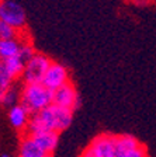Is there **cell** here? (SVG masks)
<instances>
[{
    "label": "cell",
    "mask_w": 156,
    "mask_h": 157,
    "mask_svg": "<svg viewBox=\"0 0 156 157\" xmlns=\"http://www.w3.org/2000/svg\"><path fill=\"white\" fill-rule=\"evenodd\" d=\"M73 119V111L68 108L59 107L55 104H49L48 107L39 109L38 112L30 115L27 132L28 135L39 133L45 131L62 132L70 126Z\"/></svg>",
    "instance_id": "cell-1"
},
{
    "label": "cell",
    "mask_w": 156,
    "mask_h": 157,
    "mask_svg": "<svg viewBox=\"0 0 156 157\" xmlns=\"http://www.w3.org/2000/svg\"><path fill=\"white\" fill-rule=\"evenodd\" d=\"M18 100L30 115L35 114L52 104V90L46 88L42 83H26Z\"/></svg>",
    "instance_id": "cell-2"
},
{
    "label": "cell",
    "mask_w": 156,
    "mask_h": 157,
    "mask_svg": "<svg viewBox=\"0 0 156 157\" xmlns=\"http://www.w3.org/2000/svg\"><path fill=\"white\" fill-rule=\"evenodd\" d=\"M0 20L17 31H24L27 25L26 10L17 0H0Z\"/></svg>",
    "instance_id": "cell-3"
},
{
    "label": "cell",
    "mask_w": 156,
    "mask_h": 157,
    "mask_svg": "<svg viewBox=\"0 0 156 157\" xmlns=\"http://www.w3.org/2000/svg\"><path fill=\"white\" fill-rule=\"evenodd\" d=\"M51 62L52 60L46 55L35 52L24 65L23 73H21L24 83H41Z\"/></svg>",
    "instance_id": "cell-4"
},
{
    "label": "cell",
    "mask_w": 156,
    "mask_h": 157,
    "mask_svg": "<svg viewBox=\"0 0 156 157\" xmlns=\"http://www.w3.org/2000/svg\"><path fill=\"white\" fill-rule=\"evenodd\" d=\"M52 104L59 105V107L68 108V109H76L80 104L79 101V94L76 91L75 86L70 82H66L56 90L52 91Z\"/></svg>",
    "instance_id": "cell-5"
},
{
    "label": "cell",
    "mask_w": 156,
    "mask_h": 157,
    "mask_svg": "<svg viewBox=\"0 0 156 157\" xmlns=\"http://www.w3.org/2000/svg\"><path fill=\"white\" fill-rule=\"evenodd\" d=\"M66 82H69V72L68 69L61 63L51 62V65L48 66L45 75L42 77V84L49 90H56L58 87H61L62 84H65Z\"/></svg>",
    "instance_id": "cell-6"
},
{
    "label": "cell",
    "mask_w": 156,
    "mask_h": 157,
    "mask_svg": "<svg viewBox=\"0 0 156 157\" xmlns=\"http://www.w3.org/2000/svg\"><path fill=\"white\" fill-rule=\"evenodd\" d=\"M89 149H90L93 157H115L114 136H111V135H100L91 142Z\"/></svg>",
    "instance_id": "cell-7"
},
{
    "label": "cell",
    "mask_w": 156,
    "mask_h": 157,
    "mask_svg": "<svg viewBox=\"0 0 156 157\" xmlns=\"http://www.w3.org/2000/svg\"><path fill=\"white\" fill-rule=\"evenodd\" d=\"M30 136L33 137V140L48 154L54 153V150L58 147V142H59L58 132L45 131V132H39V133L30 135Z\"/></svg>",
    "instance_id": "cell-8"
},
{
    "label": "cell",
    "mask_w": 156,
    "mask_h": 157,
    "mask_svg": "<svg viewBox=\"0 0 156 157\" xmlns=\"http://www.w3.org/2000/svg\"><path fill=\"white\" fill-rule=\"evenodd\" d=\"M30 119V114L23 105L17 102V104L11 105L9 109V121L10 125L17 129V131H23L27 128V124H28Z\"/></svg>",
    "instance_id": "cell-9"
},
{
    "label": "cell",
    "mask_w": 156,
    "mask_h": 157,
    "mask_svg": "<svg viewBox=\"0 0 156 157\" xmlns=\"http://www.w3.org/2000/svg\"><path fill=\"white\" fill-rule=\"evenodd\" d=\"M26 39H24V35H20V34L17 36H14V38L0 39V59L3 60V59L11 58V56H17L20 46Z\"/></svg>",
    "instance_id": "cell-10"
},
{
    "label": "cell",
    "mask_w": 156,
    "mask_h": 157,
    "mask_svg": "<svg viewBox=\"0 0 156 157\" xmlns=\"http://www.w3.org/2000/svg\"><path fill=\"white\" fill-rule=\"evenodd\" d=\"M18 157H51V154L44 151L33 140V137L28 135V136L24 137L23 140H21V143H20Z\"/></svg>",
    "instance_id": "cell-11"
},
{
    "label": "cell",
    "mask_w": 156,
    "mask_h": 157,
    "mask_svg": "<svg viewBox=\"0 0 156 157\" xmlns=\"http://www.w3.org/2000/svg\"><path fill=\"white\" fill-rule=\"evenodd\" d=\"M2 63H3L4 69L7 70V73H9V75L11 76L13 78L21 76L23 69H24V65H26V62H24V60L20 58L18 55H17V56H11V58H7V59H3V60H2Z\"/></svg>",
    "instance_id": "cell-12"
},
{
    "label": "cell",
    "mask_w": 156,
    "mask_h": 157,
    "mask_svg": "<svg viewBox=\"0 0 156 157\" xmlns=\"http://www.w3.org/2000/svg\"><path fill=\"white\" fill-rule=\"evenodd\" d=\"M115 157H148V151L146 147L139 143L128 149H115Z\"/></svg>",
    "instance_id": "cell-13"
},
{
    "label": "cell",
    "mask_w": 156,
    "mask_h": 157,
    "mask_svg": "<svg viewBox=\"0 0 156 157\" xmlns=\"http://www.w3.org/2000/svg\"><path fill=\"white\" fill-rule=\"evenodd\" d=\"M18 98H20V94L17 93V90L10 86L6 91H4L3 100H2V104L6 105V107H11V105H14V104H17V102H18Z\"/></svg>",
    "instance_id": "cell-14"
},
{
    "label": "cell",
    "mask_w": 156,
    "mask_h": 157,
    "mask_svg": "<svg viewBox=\"0 0 156 157\" xmlns=\"http://www.w3.org/2000/svg\"><path fill=\"white\" fill-rule=\"evenodd\" d=\"M18 34H20V31H17L14 27L4 23L3 20H0V39L14 38V36H17Z\"/></svg>",
    "instance_id": "cell-15"
},
{
    "label": "cell",
    "mask_w": 156,
    "mask_h": 157,
    "mask_svg": "<svg viewBox=\"0 0 156 157\" xmlns=\"http://www.w3.org/2000/svg\"><path fill=\"white\" fill-rule=\"evenodd\" d=\"M13 80L14 78L7 73V70L4 69V66H3V63L0 62V90L6 91L7 88L13 84Z\"/></svg>",
    "instance_id": "cell-16"
},
{
    "label": "cell",
    "mask_w": 156,
    "mask_h": 157,
    "mask_svg": "<svg viewBox=\"0 0 156 157\" xmlns=\"http://www.w3.org/2000/svg\"><path fill=\"white\" fill-rule=\"evenodd\" d=\"M35 53V49H34V46L31 45V44L28 42V41H24L23 44H21V46H20V51H18V56L21 59H23L24 62H27L31 56Z\"/></svg>",
    "instance_id": "cell-17"
},
{
    "label": "cell",
    "mask_w": 156,
    "mask_h": 157,
    "mask_svg": "<svg viewBox=\"0 0 156 157\" xmlns=\"http://www.w3.org/2000/svg\"><path fill=\"white\" fill-rule=\"evenodd\" d=\"M82 157H93V154H91V151H90V149H86L85 151H83V154H82Z\"/></svg>",
    "instance_id": "cell-18"
},
{
    "label": "cell",
    "mask_w": 156,
    "mask_h": 157,
    "mask_svg": "<svg viewBox=\"0 0 156 157\" xmlns=\"http://www.w3.org/2000/svg\"><path fill=\"white\" fill-rule=\"evenodd\" d=\"M3 94H4V91L0 90V104H2V100H3Z\"/></svg>",
    "instance_id": "cell-19"
},
{
    "label": "cell",
    "mask_w": 156,
    "mask_h": 157,
    "mask_svg": "<svg viewBox=\"0 0 156 157\" xmlns=\"http://www.w3.org/2000/svg\"><path fill=\"white\" fill-rule=\"evenodd\" d=\"M2 157H11V156H9V154H3Z\"/></svg>",
    "instance_id": "cell-20"
},
{
    "label": "cell",
    "mask_w": 156,
    "mask_h": 157,
    "mask_svg": "<svg viewBox=\"0 0 156 157\" xmlns=\"http://www.w3.org/2000/svg\"><path fill=\"white\" fill-rule=\"evenodd\" d=\"M0 62H2V59H0Z\"/></svg>",
    "instance_id": "cell-21"
}]
</instances>
